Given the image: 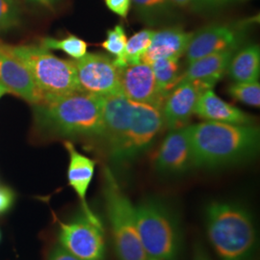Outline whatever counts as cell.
<instances>
[{"instance_id": "37", "label": "cell", "mask_w": 260, "mask_h": 260, "mask_svg": "<svg viewBox=\"0 0 260 260\" xmlns=\"http://www.w3.org/2000/svg\"><path fill=\"white\" fill-rule=\"evenodd\" d=\"M0 240H1V233H0Z\"/></svg>"}, {"instance_id": "13", "label": "cell", "mask_w": 260, "mask_h": 260, "mask_svg": "<svg viewBox=\"0 0 260 260\" xmlns=\"http://www.w3.org/2000/svg\"><path fill=\"white\" fill-rule=\"evenodd\" d=\"M154 168L164 176H179L195 168L187 126L170 131L158 149Z\"/></svg>"}, {"instance_id": "26", "label": "cell", "mask_w": 260, "mask_h": 260, "mask_svg": "<svg viewBox=\"0 0 260 260\" xmlns=\"http://www.w3.org/2000/svg\"><path fill=\"white\" fill-rule=\"evenodd\" d=\"M20 21V9L16 0H0V32L16 27Z\"/></svg>"}, {"instance_id": "16", "label": "cell", "mask_w": 260, "mask_h": 260, "mask_svg": "<svg viewBox=\"0 0 260 260\" xmlns=\"http://www.w3.org/2000/svg\"><path fill=\"white\" fill-rule=\"evenodd\" d=\"M192 37V32H186L180 27L164 28L154 31L149 47L142 57V63L150 65L160 58L179 60L185 54Z\"/></svg>"}, {"instance_id": "10", "label": "cell", "mask_w": 260, "mask_h": 260, "mask_svg": "<svg viewBox=\"0 0 260 260\" xmlns=\"http://www.w3.org/2000/svg\"><path fill=\"white\" fill-rule=\"evenodd\" d=\"M248 23H213L201 28L195 33L186 49L188 63L214 53L236 50L241 46Z\"/></svg>"}, {"instance_id": "15", "label": "cell", "mask_w": 260, "mask_h": 260, "mask_svg": "<svg viewBox=\"0 0 260 260\" xmlns=\"http://www.w3.org/2000/svg\"><path fill=\"white\" fill-rule=\"evenodd\" d=\"M0 83L9 93H16L34 105L44 100L27 70L2 43H0Z\"/></svg>"}, {"instance_id": "18", "label": "cell", "mask_w": 260, "mask_h": 260, "mask_svg": "<svg viewBox=\"0 0 260 260\" xmlns=\"http://www.w3.org/2000/svg\"><path fill=\"white\" fill-rule=\"evenodd\" d=\"M234 53L235 50L223 51L204 56L190 62L184 74L180 76L179 81H195L213 89L215 84L221 80L225 72H228Z\"/></svg>"}, {"instance_id": "22", "label": "cell", "mask_w": 260, "mask_h": 260, "mask_svg": "<svg viewBox=\"0 0 260 260\" xmlns=\"http://www.w3.org/2000/svg\"><path fill=\"white\" fill-rule=\"evenodd\" d=\"M153 34L154 30L143 29L127 40L122 59L124 67L142 63V57L149 47Z\"/></svg>"}, {"instance_id": "28", "label": "cell", "mask_w": 260, "mask_h": 260, "mask_svg": "<svg viewBox=\"0 0 260 260\" xmlns=\"http://www.w3.org/2000/svg\"><path fill=\"white\" fill-rule=\"evenodd\" d=\"M234 0H192L191 6L196 12H212L222 9Z\"/></svg>"}, {"instance_id": "23", "label": "cell", "mask_w": 260, "mask_h": 260, "mask_svg": "<svg viewBox=\"0 0 260 260\" xmlns=\"http://www.w3.org/2000/svg\"><path fill=\"white\" fill-rule=\"evenodd\" d=\"M41 46L47 50H62L68 55L75 58V60L83 57L87 53L86 42L76 37L70 35L65 39H54V38H44L41 41Z\"/></svg>"}, {"instance_id": "35", "label": "cell", "mask_w": 260, "mask_h": 260, "mask_svg": "<svg viewBox=\"0 0 260 260\" xmlns=\"http://www.w3.org/2000/svg\"><path fill=\"white\" fill-rule=\"evenodd\" d=\"M9 93V91L2 85V84L0 83V99L5 94V93Z\"/></svg>"}, {"instance_id": "6", "label": "cell", "mask_w": 260, "mask_h": 260, "mask_svg": "<svg viewBox=\"0 0 260 260\" xmlns=\"http://www.w3.org/2000/svg\"><path fill=\"white\" fill-rule=\"evenodd\" d=\"M103 197L111 225L115 251L119 260H147L140 240L135 206L122 192L111 169L104 168Z\"/></svg>"}, {"instance_id": "3", "label": "cell", "mask_w": 260, "mask_h": 260, "mask_svg": "<svg viewBox=\"0 0 260 260\" xmlns=\"http://www.w3.org/2000/svg\"><path fill=\"white\" fill-rule=\"evenodd\" d=\"M209 240L221 260H251L256 231L250 211L234 202L215 201L205 209Z\"/></svg>"}, {"instance_id": "9", "label": "cell", "mask_w": 260, "mask_h": 260, "mask_svg": "<svg viewBox=\"0 0 260 260\" xmlns=\"http://www.w3.org/2000/svg\"><path fill=\"white\" fill-rule=\"evenodd\" d=\"M75 62L82 93L108 96L121 93L120 69L102 53H86Z\"/></svg>"}, {"instance_id": "25", "label": "cell", "mask_w": 260, "mask_h": 260, "mask_svg": "<svg viewBox=\"0 0 260 260\" xmlns=\"http://www.w3.org/2000/svg\"><path fill=\"white\" fill-rule=\"evenodd\" d=\"M229 93L234 100L250 106L259 107L260 84L254 82H235L230 86Z\"/></svg>"}, {"instance_id": "7", "label": "cell", "mask_w": 260, "mask_h": 260, "mask_svg": "<svg viewBox=\"0 0 260 260\" xmlns=\"http://www.w3.org/2000/svg\"><path fill=\"white\" fill-rule=\"evenodd\" d=\"M163 125L160 109L149 104L132 102L129 129L121 148L110 162L116 167H125L132 163L149 149Z\"/></svg>"}, {"instance_id": "19", "label": "cell", "mask_w": 260, "mask_h": 260, "mask_svg": "<svg viewBox=\"0 0 260 260\" xmlns=\"http://www.w3.org/2000/svg\"><path fill=\"white\" fill-rule=\"evenodd\" d=\"M65 147L70 155L68 169L69 184L80 199L84 212L92 218H96V215L90 209L86 201L87 192L93 179L95 162L78 152L71 142H66Z\"/></svg>"}, {"instance_id": "32", "label": "cell", "mask_w": 260, "mask_h": 260, "mask_svg": "<svg viewBox=\"0 0 260 260\" xmlns=\"http://www.w3.org/2000/svg\"><path fill=\"white\" fill-rule=\"evenodd\" d=\"M194 260H211L204 247L197 245L194 251Z\"/></svg>"}, {"instance_id": "21", "label": "cell", "mask_w": 260, "mask_h": 260, "mask_svg": "<svg viewBox=\"0 0 260 260\" xmlns=\"http://www.w3.org/2000/svg\"><path fill=\"white\" fill-rule=\"evenodd\" d=\"M149 66L152 70L158 87L169 94L177 86L180 78L178 60L160 58L153 61Z\"/></svg>"}, {"instance_id": "20", "label": "cell", "mask_w": 260, "mask_h": 260, "mask_svg": "<svg viewBox=\"0 0 260 260\" xmlns=\"http://www.w3.org/2000/svg\"><path fill=\"white\" fill-rule=\"evenodd\" d=\"M228 72L235 82L258 81L260 74V50L256 45L242 48L233 54Z\"/></svg>"}, {"instance_id": "34", "label": "cell", "mask_w": 260, "mask_h": 260, "mask_svg": "<svg viewBox=\"0 0 260 260\" xmlns=\"http://www.w3.org/2000/svg\"><path fill=\"white\" fill-rule=\"evenodd\" d=\"M33 1H36L43 5H46V6H53L59 0H33Z\"/></svg>"}, {"instance_id": "27", "label": "cell", "mask_w": 260, "mask_h": 260, "mask_svg": "<svg viewBox=\"0 0 260 260\" xmlns=\"http://www.w3.org/2000/svg\"><path fill=\"white\" fill-rule=\"evenodd\" d=\"M140 13L148 19L164 14L170 6L169 0H131Z\"/></svg>"}, {"instance_id": "24", "label": "cell", "mask_w": 260, "mask_h": 260, "mask_svg": "<svg viewBox=\"0 0 260 260\" xmlns=\"http://www.w3.org/2000/svg\"><path fill=\"white\" fill-rule=\"evenodd\" d=\"M126 42H127V37L124 31V28L122 27L121 24H118L113 29L107 31L106 40L102 44V47L105 50H107L113 55L116 56V59H114L113 62L119 69L124 68L122 59H123Z\"/></svg>"}, {"instance_id": "12", "label": "cell", "mask_w": 260, "mask_h": 260, "mask_svg": "<svg viewBox=\"0 0 260 260\" xmlns=\"http://www.w3.org/2000/svg\"><path fill=\"white\" fill-rule=\"evenodd\" d=\"M132 118V102L122 93L103 96V133L102 139L106 145L111 160L121 148L129 129Z\"/></svg>"}, {"instance_id": "1", "label": "cell", "mask_w": 260, "mask_h": 260, "mask_svg": "<svg viewBox=\"0 0 260 260\" xmlns=\"http://www.w3.org/2000/svg\"><path fill=\"white\" fill-rule=\"evenodd\" d=\"M195 167L217 169L256 155L259 129L250 124L204 121L187 125Z\"/></svg>"}, {"instance_id": "33", "label": "cell", "mask_w": 260, "mask_h": 260, "mask_svg": "<svg viewBox=\"0 0 260 260\" xmlns=\"http://www.w3.org/2000/svg\"><path fill=\"white\" fill-rule=\"evenodd\" d=\"M169 2L177 7H186L191 4L192 0H169Z\"/></svg>"}, {"instance_id": "8", "label": "cell", "mask_w": 260, "mask_h": 260, "mask_svg": "<svg viewBox=\"0 0 260 260\" xmlns=\"http://www.w3.org/2000/svg\"><path fill=\"white\" fill-rule=\"evenodd\" d=\"M60 245L79 260H105L103 223L85 212L68 223H60Z\"/></svg>"}, {"instance_id": "36", "label": "cell", "mask_w": 260, "mask_h": 260, "mask_svg": "<svg viewBox=\"0 0 260 260\" xmlns=\"http://www.w3.org/2000/svg\"><path fill=\"white\" fill-rule=\"evenodd\" d=\"M147 260H161V259H157V258H153V257H148V259Z\"/></svg>"}, {"instance_id": "5", "label": "cell", "mask_w": 260, "mask_h": 260, "mask_svg": "<svg viewBox=\"0 0 260 260\" xmlns=\"http://www.w3.org/2000/svg\"><path fill=\"white\" fill-rule=\"evenodd\" d=\"M140 240L148 257L176 260L181 248L177 217L162 200L149 198L135 206Z\"/></svg>"}, {"instance_id": "30", "label": "cell", "mask_w": 260, "mask_h": 260, "mask_svg": "<svg viewBox=\"0 0 260 260\" xmlns=\"http://www.w3.org/2000/svg\"><path fill=\"white\" fill-rule=\"evenodd\" d=\"M15 194L8 187L0 186V214L8 211L14 204Z\"/></svg>"}, {"instance_id": "11", "label": "cell", "mask_w": 260, "mask_h": 260, "mask_svg": "<svg viewBox=\"0 0 260 260\" xmlns=\"http://www.w3.org/2000/svg\"><path fill=\"white\" fill-rule=\"evenodd\" d=\"M120 80L121 93L130 102L162 110L169 94L158 87L150 66L140 63L120 69Z\"/></svg>"}, {"instance_id": "31", "label": "cell", "mask_w": 260, "mask_h": 260, "mask_svg": "<svg viewBox=\"0 0 260 260\" xmlns=\"http://www.w3.org/2000/svg\"><path fill=\"white\" fill-rule=\"evenodd\" d=\"M48 260H79L74 256L73 254H71L68 251H66L65 249L61 246V245H57L53 250L50 251Z\"/></svg>"}, {"instance_id": "2", "label": "cell", "mask_w": 260, "mask_h": 260, "mask_svg": "<svg viewBox=\"0 0 260 260\" xmlns=\"http://www.w3.org/2000/svg\"><path fill=\"white\" fill-rule=\"evenodd\" d=\"M34 119L48 135L102 138L103 96L78 93L45 99L34 105Z\"/></svg>"}, {"instance_id": "4", "label": "cell", "mask_w": 260, "mask_h": 260, "mask_svg": "<svg viewBox=\"0 0 260 260\" xmlns=\"http://www.w3.org/2000/svg\"><path fill=\"white\" fill-rule=\"evenodd\" d=\"M6 47L27 70L44 100L82 93L74 61L60 59L42 46Z\"/></svg>"}, {"instance_id": "29", "label": "cell", "mask_w": 260, "mask_h": 260, "mask_svg": "<svg viewBox=\"0 0 260 260\" xmlns=\"http://www.w3.org/2000/svg\"><path fill=\"white\" fill-rule=\"evenodd\" d=\"M131 0H105L108 9L121 18H126L131 7Z\"/></svg>"}, {"instance_id": "17", "label": "cell", "mask_w": 260, "mask_h": 260, "mask_svg": "<svg viewBox=\"0 0 260 260\" xmlns=\"http://www.w3.org/2000/svg\"><path fill=\"white\" fill-rule=\"evenodd\" d=\"M195 114L206 121H217L231 124H251V118L245 112L223 102L213 89H206L200 94Z\"/></svg>"}, {"instance_id": "14", "label": "cell", "mask_w": 260, "mask_h": 260, "mask_svg": "<svg viewBox=\"0 0 260 260\" xmlns=\"http://www.w3.org/2000/svg\"><path fill=\"white\" fill-rule=\"evenodd\" d=\"M206 89H210L203 84L183 80L169 93L167 100L161 110L163 123L169 129L185 127L193 114L200 94ZM212 89V88H211Z\"/></svg>"}]
</instances>
